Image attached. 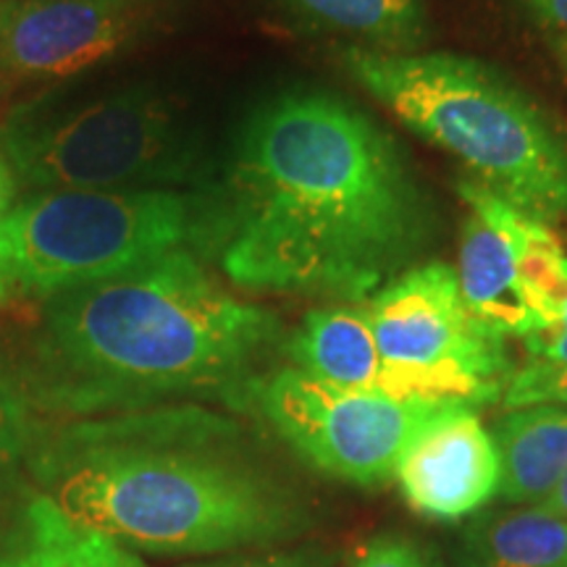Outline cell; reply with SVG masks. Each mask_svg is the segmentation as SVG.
Segmentation results:
<instances>
[{
    "mask_svg": "<svg viewBox=\"0 0 567 567\" xmlns=\"http://www.w3.org/2000/svg\"><path fill=\"white\" fill-rule=\"evenodd\" d=\"M17 193H19V182L13 176V168L6 161V155L0 153V218L6 216L17 203Z\"/></svg>",
    "mask_w": 567,
    "mask_h": 567,
    "instance_id": "603a6c76",
    "label": "cell"
},
{
    "mask_svg": "<svg viewBox=\"0 0 567 567\" xmlns=\"http://www.w3.org/2000/svg\"><path fill=\"white\" fill-rule=\"evenodd\" d=\"M0 567H151L116 538L63 513L51 496L27 488L0 515Z\"/></svg>",
    "mask_w": 567,
    "mask_h": 567,
    "instance_id": "7c38bea8",
    "label": "cell"
},
{
    "mask_svg": "<svg viewBox=\"0 0 567 567\" xmlns=\"http://www.w3.org/2000/svg\"><path fill=\"white\" fill-rule=\"evenodd\" d=\"M542 507H547L549 513H555L559 517H567V471L563 473V478H559L555 492L542 502Z\"/></svg>",
    "mask_w": 567,
    "mask_h": 567,
    "instance_id": "cb8c5ba5",
    "label": "cell"
},
{
    "mask_svg": "<svg viewBox=\"0 0 567 567\" xmlns=\"http://www.w3.org/2000/svg\"><path fill=\"white\" fill-rule=\"evenodd\" d=\"M27 471L63 513L137 555L221 557L310 526L239 425L193 402L40 429Z\"/></svg>",
    "mask_w": 567,
    "mask_h": 567,
    "instance_id": "7a4b0ae2",
    "label": "cell"
},
{
    "mask_svg": "<svg viewBox=\"0 0 567 567\" xmlns=\"http://www.w3.org/2000/svg\"><path fill=\"white\" fill-rule=\"evenodd\" d=\"M203 197L182 189H38L0 218V305L45 302L200 237Z\"/></svg>",
    "mask_w": 567,
    "mask_h": 567,
    "instance_id": "5b68a950",
    "label": "cell"
},
{
    "mask_svg": "<svg viewBox=\"0 0 567 567\" xmlns=\"http://www.w3.org/2000/svg\"><path fill=\"white\" fill-rule=\"evenodd\" d=\"M431 208L396 142L318 90L255 109L197 245L255 292L363 300L413 264Z\"/></svg>",
    "mask_w": 567,
    "mask_h": 567,
    "instance_id": "6da1fadb",
    "label": "cell"
},
{
    "mask_svg": "<svg viewBox=\"0 0 567 567\" xmlns=\"http://www.w3.org/2000/svg\"><path fill=\"white\" fill-rule=\"evenodd\" d=\"M502 400L507 410L534 405L567 408V363L534 360L515 375H509Z\"/></svg>",
    "mask_w": 567,
    "mask_h": 567,
    "instance_id": "ac0fdd59",
    "label": "cell"
},
{
    "mask_svg": "<svg viewBox=\"0 0 567 567\" xmlns=\"http://www.w3.org/2000/svg\"><path fill=\"white\" fill-rule=\"evenodd\" d=\"M363 313L394 400L473 408L505 392V337L467 310L457 274L446 264L400 274Z\"/></svg>",
    "mask_w": 567,
    "mask_h": 567,
    "instance_id": "52a82bcc",
    "label": "cell"
},
{
    "mask_svg": "<svg viewBox=\"0 0 567 567\" xmlns=\"http://www.w3.org/2000/svg\"><path fill=\"white\" fill-rule=\"evenodd\" d=\"M526 11L567 61V0H526Z\"/></svg>",
    "mask_w": 567,
    "mask_h": 567,
    "instance_id": "44dd1931",
    "label": "cell"
},
{
    "mask_svg": "<svg viewBox=\"0 0 567 567\" xmlns=\"http://www.w3.org/2000/svg\"><path fill=\"white\" fill-rule=\"evenodd\" d=\"M350 567H434L429 551L415 538L402 534H384L373 538Z\"/></svg>",
    "mask_w": 567,
    "mask_h": 567,
    "instance_id": "ffe728a7",
    "label": "cell"
},
{
    "mask_svg": "<svg viewBox=\"0 0 567 567\" xmlns=\"http://www.w3.org/2000/svg\"><path fill=\"white\" fill-rule=\"evenodd\" d=\"M187 567H337L334 557L321 549H274V551H234V555L210 557Z\"/></svg>",
    "mask_w": 567,
    "mask_h": 567,
    "instance_id": "d6986e66",
    "label": "cell"
},
{
    "mask_svg": "<svg viewBox=\"0 0 567 567\" xmlns=\"http://www.w3.org/2000/svg\"><path fill=\"white\" fill-rule=\"evenodd\" d=\"M38 431L34 402L27 392L24 375L0 358V486L27 465Z\"/></svg>",
    "mask_w": 567,
    "mask_h": 567,
    "instance_id": "e0dca14e",
    "label": "cell"
},
{
    "mask_svg": "<svg viewBox=\"0 0 567 567\" xmlns=\"http://www.w3.org/2000/svg\"><path fill=\"white\" fill-rule=\"evenodd\" d=\"M502 499L544 502L567 471V408L509 410L496 429Z\"/></svg>",
    "mask_w": 567,
    "mask_h": 567,
    "instance_id": "5bb4252c",
    "label": "cell"
},
{
    "mask_svg": "<svg viewBox=\"0 0 567 567\" xmlns=\"http://www.w3.org/2000/svg\"><path fill=\"white\" fill-rule=\"evenodd\" d=\"M297 17L360 40L368 51L410 53L429 32L423 0H279Z\"/></svg>",
    "mask_w": 567,
    "mask_h": 567,
    "instance_id": "2e32d148",
    "label": "cell"
},
{
    "mask_svg": "<svg viewBox=\"0 0 567 567\" xmlns=\"http://www.w3.org/2000/svg\"><path fill=\"white\" fill-rule=\"evenodd\" d=\"M19 187L176 189L195 172L197 142L166 92L122 87L69 103H30L0 126Z\"/></svg>",
    "mask_w": 567,
    "mask_h": 567,
    "instance_id": "8992f818",
    "label": "cell"
},
{
    "mask_svg": "<svg viewBox=\"0 0 567 567\" xmlns=\"http://www.w3.org/2000/svg\"><path fill=\"white\" fill-rule=\"evenodd\" d=\"M279 337L182 247L40 302L24 384L34 408L95 417L237 386Z\"/></svg>",
    "mask_w": 567,
    "mask_h": 567,
    "instance_id": "3957f363",
    "label": "cell"
},
{
    "mask_svg": "<svg viewBox=\"0 0 567 567\" xmlns=\"http://www.w3.org/2000/svg\"><path fill=\"white\" fill-rule=\"evenodd\" d=\"M347 74L381 105L538 221L567 216V134L515 84L455 53L347 48Z\"/></svg>",
    "mask_w": 567,
    "mask_h": 567,
    "instance_id": "277c9868",
    "label": "cell"
},
{
    "mask_svg": "<svg viewBox=\"0 0 567 567\" xmlns=\"http://www.w3.org/2000/svg\"><path fill=\"white\" fill-rule=\"evenodd\" d=\"M394 478L415 513L457 520L499 488V452L467 405H442L396 460Z\"/></svg>",
    "mask_w": 567,
    "mask_h": 567,
    "instance_id": "8fae6325",
    "label": "cell"
},
{
    "mask_svg": "<svg viewBox=\"0 0 567 567\" xmlns=\"http://www.w3.org/2000/svg\"><path fill=\"white\" fill-rule=\"evenodd\" d=\"M534 354V360H547V363H567V297L555 326L538 331V334L523 339Z\"/></svg>",
    "mask_w": 567,
    "mask_h": 567,
    "instance_id": "7402d4cb",
    "label": "cell"
},
{
    "mask_svg": "<svg viewBox=\"0 0 567 567\" xmlns=\"http://www.w3.org/2000/svg\"><path fill=\"white\" fill-rule=\"evenodd\" d=\"M0 80H3V71H0Z\"/></svg>",
    "mask_w": 567,
    "mask_h": 567,
    "instance_id": "d4e9b609",
    "label": "cell"
},
{
    "mask_svg": "<svg viewBox=\"0 0 567 567\" xmlns=\"http://www.w3.org/2000/svg\"><path fill=\"white\" fill-rule=\"evenodd\" d=\"M179 0H0V71L63 80L166 32Z\"/></svg>",
    "mask_w": 567,
    "mask_h": 567,
    "instance_id": "9c48e42d",
    "label": "cell"
},
{
    "mask_svg": "<svg viewBox=\"0 0 567 567\" xmlns=\"http://www.w3.org/2000/svg\"><path fill=\"white\" fill-rule=\"evenodd\" d=\"M467 203L457 281L463 300L499 337H534L542 323L526 292V250L538 218L499 200L476 182L460 184Z\"/></svg>",
    "mask_w": 567,
    "mask_h": 567,
    "instance_id": "30bf717a",
    "label": "cell"
},
{
    "mask_svg": "<svg viewBox=\"0 0 567 567\" xmlns=\"http://www.w3.org/2000/svg\"><path fill=\"white\" fill-rule=\"evenodd\" d=\"M289 354L295 368L326 384L389 396L384 363L363 310H313L289 342Z\"/></svg>",
    "mask_w": 567,
    "mask_h": 567,
    "instance_id": "4fadbf2b",
    "label": "cell"
},
{
    "mask_svg": "<svg viewBox=\"0 0 567 567\" xmlns=\"http://www.w3.org/2000/svg\"><path fill=\"white\" fill-rule=\"evenodd\" d=\"M250 392L297 455L329 476L360 486L392 478L410 439L442 408L331 386L295 365L255 381Z\"/></svg>",
    "mask_w": 567,
    "mask_h": 567,
    "instance_id": "ba28073f",
    "label": "cell"
},
{
    "mask_svg": "<svg viewBox=\"0 0 567 567\" xmlns=\"http://www.w3.org/2000/svg\"><path fill=\"white\" fill-rule=\"evenodd\" d=\"M460 544V567H567V517L542 505L488 513Z\"/></svg>",
    "mask_w": 567,
    "mask_h": 567,
    "instance_id": "9a60e30c",
    "label": "cell"
}]
</instances>
